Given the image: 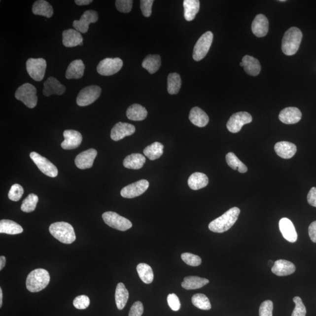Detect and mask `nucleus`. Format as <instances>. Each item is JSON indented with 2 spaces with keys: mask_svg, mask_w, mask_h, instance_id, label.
Returning <instances> with one entry per match:
<instances>
[{
  "mask_svg": "<svg viewBox=\"0 0 316 316\" xmlns=\"http://www.w3.org/2000/svg\"><path fill=\"white\" fill-rule=\"evenodd\" d=\"M240 213V210L238 208H233L228 210L221 216L215 219L209 224V230L217 233L226 232L235 224Z\"/></svg>",
  "mask_w": 316,
  "mask_h": 316,
  "instance_id": "nucleus-1",
  "label": "nucleus"
},
{
  "mask_svg": "<svg viewBox=\"0 0 316 316\" xmlns=\"http://www.w3.org/2000/svg\"><path fill=\"white\" fill-rule=\"evenodd\" d=\"M303 37L302 31L298 28L291 27L284 34L281 42V50L284 54L292 56L296 54Z\"/></svg>",
  "mask_w": 316,
  "mask_h": 316,
  "instance_id": "nucleus-2",
  "label": "nucleus"
},
{
  "mask_svg": "<svg viewBox=\"0 0 316 316\" xmlns=\"http://www.w3.org/2000/svg\"><path fill=\"white\" fill-rule=\"evenodd\" d=\"M50 281L49 272L44 269H36L28 275L26 286L31 292L35 293L44 289Z\"/></svg>",
  "mask_w": 316,
  "mask_h": 316,
  "instance_id": "nucleus-3",
  "label": "nucleus"
},
{
  "mask_svg": "<svg viewBox=\"0 0 316 316\" xmlns=\"http://www.w3.org/2000/svg\"><path fill=\"white\" fill-rule=\"evenodd\" d=\"M49 230L51 235L62 243L70 244L76 240L73 227L66 222L53 223L50 226Z\"/></svg>",
  "mask_w": 316,
  "mask_h": 316,
  "instance_id": "nucleus-4",
  "label": "nucleus"
},
{
  "mask_svg": "<svg viewBox=\"0 0 316 316\" xmlns=\"http://www.w3.org/2000/svg\"><path fill=\"white\" fill-rule=\"evenodd\" d=\"M36 92L35 87L33 84L25 83L18 87L15 92V97L28 108H33L35 107L37 105Z\"/></svg>",
  "mask_w": 316,
  "mask_h": 316,
  "instance_id": "nucleus-5",
  "label": "nucleus"
},
{
  "mask_svg": "<svg viewBox=\"0 0 316 316\" xmlns=\"http://www.w3.org/2000/svg\"><path fill=\"white\" fill-rule=\"evenodd\" d=\"M213 40V34L208 31L200 37L194 47L193 58L196 61L202 60L209 51Z\"/></svg>",
  "mask_w": 316,
  "mask_h": 316,
  "instance_id": "nucleus-6",
  "label": "nucleus"
},
{
  "mask_svg": "<svg viewBox=\"0 0 316 316\" xmlns=\"http://www.w3.org/2000/svg\"><path fill=\"white\" fill-rule=\"evenodd\" d=\"M103 220L108 226L121 231L130 229L133 226L131 222L127 218L113 211H107L102 215Z\"/></svg>",
  "mask_w": 316,
  "mask_h": 316,
  "instance_id": "nucleus-7",
  "label": "nucleus"
},
{
  "mask_svg": "<svg viewBox=\"0 0 316 316\" xmlns=\"http://www.w3.org/2000/svg\"><path fill=\"white\" fill-rule=\"evenodd\" d=\"M102 93L100 87L92 85L86 87L81 90L78 95L76 99L77 105L80 107L92 105L99 98Z\"/></svg>",
  "mask_w": 316,
  "mask_h": 316,
  "instance_id": "nucleus-8",
  "label": "nucleus"
},
{
  "mask_svg": "<svg viewBox=\"0 0 316 316\" xmlns=\"http://www.w3.org/2000/svg\"><path fill=\"white\" fill-rule=\"evenodd\" d=\"M27 70L34 80L40 81L45 76L46 61L43 58H30L26 63Z\"/></svg>",
  "mask_w": 316,
  "mask_h": 316,
  "instance_id": "nucleus-9",
  "label": "nucleus"
},
{
  "mask_svg": "<svg viewBox=\"0 0 316 316\" xmlns=\"http://www.w3.org/2000/svg\"><path fill=\"white\" fill-rule=\"evenodd\" d=\"M123 66V62L120 58H105L100 62L97 70L102 76H111L118 73Z\"/></svg>",
  "mask_w": 316,
  "mask_h": 316,
  "instance_id": "nucleus-10",
  "label": "nucleus"
},
{
  "mask_svg": "<svg viewBox=\"0 0 316 316\" xmlns=\"http://www.w3.org/2000/svg\"><path fill=\"white\" fill-rule=\"evenodd\" d=\"M252 117L248 112H237L231 115L227 123V128L230 132L237 133L240 132L244 125L251 123Z\"/></svg>",
  "mask_w": 316,
  "mask_h": 316,
  "instance_id": "nucleus-11",
  "label": "nucleus"
},
{
  "mask_svg": "<svg viewBox=\"0 0 316 316\" xmlns=\"http://www.w3.org/2000/svg\"><path fill=\"white\" fill-rule=\"evenodd\" d=\"M30 158L39 170L44 174L46 176L55 177L58 176V170L57 168L50 162L48 159L43 157L42 155L35 152H31Z\"/></svg>",
  "mask_w": 316,
  "mask_h": 316,
  "instance_id": "nucleus-12",
  "label": "nucleus"
},
{
  "mask_svg": "<svg viewBox=\"0 0 316 316\" xmlns=\"http://www.w3.org/2000/svg\"><path fill=\"white\" fill-rule=\"evenodd\" d=\"M149 183L148 180H140L135 183L124 187L121 191V195L124 198L133 199L140 196L148 189Z\"/></svg>",
  "mask_w": 316,
  "mask_h": 316,
  "instance_id": "nucleus-13",
  "label": "nucleus"
},
{
  "mask_svg": "<svg viewBox=\"0 0 316 316\" xmlns=\"http://www.w3.org/2000/svg\"><path fill=\"white\" fill-rule=\"evenodd\" d=\"M98 12L93 10H87L84 12L79 20H74L73 26L78 32L86 33L89 30V25L98 21Z\"/></svg>",
  "mask_w": 316,
  "mask_h": 316,
  "instance_id": "nucleus-14",
  "label": "nucleus"
},
{
  "mask_svg": "<svg viewBox=\"0 0 316 316\" xmlns=\"http://www.w3.org/2000/svg\"><path fill=\"white\" fill-rule=\"evenodd\" d=\"M136 132V127L133 124L119 122L112 128L111 139L118 141L125 137L132 136Z\"/></svg>",
  "mask_w": 316,
  "mask_h": 316,
  "instance_id": "nucleus-15",
  "label": "nucleus"
},
{
  "mask_svg": "<svg viewBox=\"0 0 316 316\" xmlns=\"http://www.w3.org/2000/svg\"><path fill=\"white\" fill-rule=\"evenodd\" d=\"M65 140L61 143L62 148L66 150L74 149L79 147L82 142L83 137L79 131L68 130L64 131Z\"/></svg>",
  "mask_w": 316,
  "mask_h": 316,
  "instance_id": "nucleus-16",
  "label": "nucleus"
},
{
  "mask_svg": "<svg viewBox=\"0 0 316 316\" xmlns=\"http://www.w3.org/2000/svg\"><path fill=\"white\" fill-rule=\"evenodd\" d=\"M98 152L95 149H89L80 153L75 159V164L80 170H86L93 167Z\"/></svg>",
  "mask_w": 316,
  "mask_h": 316,
  "instance_id": "nucleus-17",
  "label": "nucleus"
},
{
  "mask_svg": "<svg viewBox=\"0 0 316 316\" xmlns=\"http://www.w3.org/2000/svg\"><path fill=\"white\" fill-rule=\"evenodd\" d=\"M43 86V94L46 97L52 95L61 96L64 95L66 91V87L54 77H49L45 81Z\"/></svg>",
  "mask_w": 316,
  "mask_h": 316,
  "instance_id": "nucleus-18",
  "label": "nucleus"
},
{
  "mask_svg": "<svg viewBox=\"0 0 316 316\" xmlns=\"http://www.w3.org/2000/svg\"><path fill=\"white\" fill-rule=\"evenodd\" d=\"M302 112L296 107H290L284 108L280 112L279 119L285 124H295L301 120Z\"/></svg>",
  "mask_w": 316,
  "mask_h": 316,
  "instance_id": "nucleus-19",
  "label": "nucleus"
},
{
  "mask_svg": "<svg viewBox=\"0 0 316 316\" xmlns=\"http://www.w3.org/2000/svg\"><path fill=\"white\" fill-rule=\"evenodd\" d=\"M251 29L256 36L261 37L267 35L269 30L268 18L263 14L256 15L252 22Z\"/></svg>",
  "mask_w": 316,
  "mask_h": 316,
  "instance_id": "nucleus-20",
  "label": "nucleus"
},
{
  "mask_svg": "<svg viewBox=\"0 0 316 316\" xmlns=\"http://www.w3.org/2000/svg\"><path fill=\"white\" fill-rule=\"evenodd\" d=\"M280 228L284 239L290 243H295L298 239V234L292 222L287 218H281L280 221Z\"/></svg>",
  "mask_w": 316,
  "mask_h": 316,
  "instance_id": "nucleus-21",
  "label": "nucleus"
},
{
  "mask_svg": "<svg viewBox=\"0 0 316 316\" xmlns=\"http://www.w3.org/2000/svg\"><path fill=\"white\" fill-rule=\"evenodd\" d=\"M62 37H63V40H62L63 44L68 48L83 45V36L80 33L78 32L76 30H65L62 33Z\"/></svg>",
  "mask_w": 316,
  "mask_h": 316,
  "instance_id": "nucleus-22",
  "label": "nucleus"
},
{
  "mask_svg": "<svg viewBox=\"0 0 316 316\" xmlns=\"http://www.w3.org/2000/svg\"><path fill=\"white\" fill-rule=\"evenodd\" d=\"M295 271V266L292 262L283 259L275 262L272 268V272L279 277L287 276L293 274Z\"/></svg>",
  "mask_w": 316,
  "mask_h": 316,
  "instance_id": "nucleus-23",
  "label": "nucleus"
},
{
  "mask_svg": "<svg viewBox=\"0 0 316 316\" xmlns=\"http://www.w3.org/2000/svg\"><path fill=\"white\" fill-rule=\"evenodd\" d=\"M275 151L277 154L283 159H290L295 155L297 148L294 143L281 141L277 142L275 145Z\"/></svg>",
  "mask_w": 316,
  "mask_h": 316,
  "instance_id": "nucleus-24",
  "label": "nucleus"
},
{
  "mask_svg": "<svg viewBox=\"0 0 316 316\" xmlns=\"http://www.w3.org/2000/svg\"><path fill=\"white\" fill-rule=\"evenodd\" d=\"M85 70V65L80 59L71 62L66 72V77L68 79H79L82 77Z\"/></svg>",
  "mask_w": 316,
  "mask_h": 316,
  "instance_id": "nucleus-25",
  "label": "nucleus"
},
{
  "mask_svg": "<svg viewBox=\"0 0 316 316\" xmlns=\"http://www.w3.org/2000/svg\"><path fill=\"white\" fill-rule=\"evenodd\" d=\"M189 120L193 124L199 127H204L209 123V117L202 109L195 107L191 109Z\"/></svg>",
  "mask_w": 316,
  "mask_h": 316,
  "instance_id": "nucleus-26",
  "label": "nucleus"
},
{
  "mask_svg": "<svg viewBox=\"0 0 316 316\" xmlns=\"http://www.w3.org/2000/svg\"><path fill=\"white\" fill-rule=\"evenodd\" d=\"M242 61L244 70L247 74L256 76L260 73L261 66L257 59L251 56L246 55Z\"/></svg>",
  "mask_w": 316,
  "mask_h": 316,
  "instance_id": "nucleus-27",
  "label": "nucleus"
},
{
  "mask_svg": "<svg viewBox=\"0 0 316 316\" xmlns=\"http://www.w3.org/2000/svg\"><path fill=\"white\" fill-rule=\"evenodd\" d=\"M209 178L207 175L201 172H196L190 175L188 179V185L190 189L198 190L208 186Z\"/></svg>",
  "mask_w": 316,
  "mask_h": 316,
  "instance_id": "nucleus-28",
  "label": "nucleus"
},
{
  "mask_svg": "<svg viewBox=\"0 0 316 316\" xmlns=\"http://www.w3.org/2000/svg\"><path fill=\"white\" fill-rule=\"evenodd\" d=\"M33 12L34 14L49 18H51L54 14V9L48 1L38 0L33 4Z\"/></svg>",
  "mask_w": 316,
  "mask_h": 316,
  "instance_id": "nucleus-29",
  "label": "nucleus"
},
{
  "mask_svg": "<svg viewBox=\"0 0 316 316\" xmlns=\"http://www.w3.org/2000/svg\"><path fill=\"white\" fill-rule=\"evenodd\" d=\"M126 114L127 118L130 120L142 121L146 118L148 112L141 105L134 104L128 108Z\"/></svg>",
  "mask_w": 316,
  "mask_h": 316,
  "instance_id": "nucleus-30",
  "label": "nucleus"
},
{
  "mask_svg": "<svg viewBox=\"0 0 316 316\" xmlns=\"http://www.w3.org/2000/svg\"><path fill=\"white\" fill-rule=\"evenodd\" d=\"M145 156L140 154H133L127 156L123 161L125 168L131 170H140L145 164Z\"/></svg>",
  "mask_w": 316,
  "mask_h": 316,
  "instance_id": "nucleus-31",
  "label": "nucleus"
},
{
  "mask_svg": "<svg viewBox=\"0 0 316 316\" xmlns=\"http://www.w3.org/2000/svg\"><path fill=\"white\" fill-rule=\"evenodd\" d=\"M184 16L187 21L194 20L200 9L199 0H184L183 1Z\"/></svg>",
  "mask_w": 316,
  "mask_h": 316,
  "instance_id": "nucleus-32",
  "label": "nucleus"
},
{
  "mask_svg": "<svg viewBox=\"0 0 316 316\" xmlns=\"http://www.w3.org/2000/svg\"><path fill=\"white\" fill-rule=\"evenodd\" d=\"M209 283V281L205 278L198 277H187L184 278L181 286L186 290H193L201 288Z\"/></svg>",
  "mask_w": 316,
  "mask_h": 316,
  "instance_id": "nucleus-33",
  "label": "nucleus"
},
{
  "mask_svg": "<svg viewBox=\"0 0 316 316\" xmlns=\"http://www.w3.org/2000/svg\"><path fill=\"white\" fill-rule=\"evenodd\" d=\"M129 298V292L123 283H119L115 290V299L118 310H123Z\"/></svg>",
  "mask_w": 316,
  "mask_h": 316,
  "instance_id": "nucleus-34",
  "label": "nucleus"
},
{
  "mask_svg": "<svg viewBox=\"0 0 316 316\" xmlns=\"http://www.w3.org/2000/svg\"><path fill=\"white\" fill-rule=\"evenodd\" d=\"M23 232V228L20 224L9 220L0 221V233L15 235Z\"/></svg>",
  "mask_w": 316,
  "mask_h": 316,
  "instance_id": "nucleus-35",
  "label": "nucleus"
},
{
  "mask_svg": "<svg viewBox=\"0 0 316 316\" xmlns=\"http://www.w3.org/2000/svg\"><path fill=\"white\" fill-rule=\"evenodd\" d=\"M161 65V58L159 55H149L142 62V67L149 73L154 74L159 70Z\"/></svg>",
  "mask_w": 316,
  "mask_h": 316,
  "instance_id": "nucleus-36",
  "label": "nucleus"
},
{
  "mask_svg": "<svg viewBox=\"0 0 316 316\" xmlns=\"http://www.w3.org/2000/svg\"><path fill=\"white\" fill-rule=\"evenodd\" d=\"M164 145L161 143L155 142L146 147L143 150V154L150 160L154 161L161 157L164 153Z\"/></svg>",
  "mask_w": 316,
  "mask_h": 316,
  "instance_id": "nucleus-37",
  "label": "nucleus"
},
{
  "mask_svg": "<svg viewBox=\"0 0 316 316\" xmlns=\"http://www.w3.org/2000/svg\"><path fill=\"white\" fill-rule=\"evenodd\" d=\"M137 270L140 279L143 283L149 284L154 280V272L149 265L144 263H140L137 265Z\"/></svg>",
  "mask_w": 316,
  "mask_h": 316,
  "instance_id": "nucleus-38",
  "label": "nucleus"
},
{
  "mask_svg": "<svg viewBox=\"0 0 316 316\" xmlns=\"http://www.w3.org/2000/svg\"><path fill=\"white\" fill-rule=\"evenodd\" d=\"M181 86L180 76L177 73H170L168 77V92L170 95H176Z\"/></svg>",
  "mask_w": 316,
  "mask_h": 316,
  "instance_id": "nucleus-39",
  "label": "nucleus"
},
{
  "mask_svg": "<svg viewBox=\"0 0 316 316\" xmlns=\"http://www.w3.org/2000/svg\"><path fill=\"white\" fill-rule=\"evenodd\" d=\"M226 159L228 165L233 170L239 171L242 174L246 173L248 171L246 165H244L234 153H228Z\"/></svg>",
  "mask_w": 316,
  "mask_h": 316,
  "instance_id": "nucleus-40",
  "label": "nucleus"
},
{
  "mask_svg": "<svg viewBox=\"0 0 316 316\" xmlns=\"http://www.w3.org/2000/svg\"><path fill=\"white\" fill-rule=\"evenodd\" d=\"M192 302L195 307L204 311H209L211 308V303L209 298L203 294L198 293L193 295Z\"/></svg>",
  "mask_w": 316,
  "mask_h": 316,
  "instance_id": "nucleus-41",
  "label": "nucleus"
},
{
  "mask_svg": "<svg viewBox=\"0 0 316 316\" xmlns=\"http://www.w3.org/2000/svg\"><path fill=\"white\" fill-rule=\"evenodd\" d=\"M38 197L35 194L31 193L27 196L26 199L23 200L22 203L21 209L25 212H31L35 211L36 205L38 202Z\"/></svg>",
  "mask_w": 316,
  "mask_h": 316,
  "instance_id": "nucleus-42",
  "label": "nucleus"
},
{
  "mask_svg": "<svg viewBox=\"0 0 316 316\" xmlns=\"http://www.w3.org/2000/svg\"><path fill=\"white\" fill-rule=\"evenodd\" d=\"M182 260L186 264L192 267H198L202 264V259L200 256L193 254V253L186 252L181 255Z\"/></svg>",
  "mask_w": 316,
  "mask_h": 316,
  "instance_id": "nucleus-43",
  "label": "nucleus"
},
{
  "mask_svg": "<svg viewBox=\"0 0 316 316\" xmlns=\"http://www.w3.org/2000/svg\"><path fill=\"white\" fill-rule=\"evenodd\" d=\"M24 189L20 184H14L11 187L8 193V198L14 202L20 200L24 194Z\"/></svg>",
  "mask_w": 316,
  "mask_h": 316,
  "instance_id": "nucleus-44",
  "label": "nucleus"
},
{
  "mask_svg": "<svg viewBox=\"0 0 316 316\" xmlns=\"http://www.w3.org/2000/svg\"><path fill=\"white\" fill-rule=\"evenodd\" d=\"M295 303V308L293 310L292 316H306V309L300 297L296 296L293 298Z\"/></svg>",
  "mask_w": 316,
  "mask_h": 316,
  "instance_id": "nucleus-45",
  "label": "nucleus"
},
{
  "mask_svg": "<svg viewBox=\"0 0 316 316\" xmlns=\"http://www.w3.org/2000/svg\"><path fill=\"white\" fill-rule=\"evenodd\" d=\"M133 4L132 0H117L115 1V5L118 11L123 13L130 12L132 9Z\"/></svg>",
  "mask_w": 316,
  "mask_h": 316,
  "instance_id": "nucleus-46",
  "label": "nucleus"
},
{
  "mask_svg": "<svg viewBox=\"0 0 316 316\" xmlns=\"http://www.w3.org/2000/svg\"><path fill=\"white\" fill-rule=\"evenodd\" d=\"M90 299L86 295H80L76 297L73 300V306L77 309L83 310L89 307Z\"/></svg>",
  "mask_w": 316,
  "mask_h": 316,
  "instance_id": "nucleus-47",
  "label": "nucleus"
},
{
  "mask_svg": "<svg viewBox=\"0 0 316 316\" xmlns=\"http://www.w3.org/2000/svg\"><path fill=\"white\" fill-rule=\"evenodd\" d=\"M274 305L271 300H266L259 307V316H272Z\"/></svg>",
  "mask_w": 316,
  "mask_h": 316,
  "instance_id": "nucleus-48",
  "label": "nucleus"
},
{
  "mask_svg": "<svg viewBox=\"0 0 316 316\" xmlns=\"http://www.w3.org/2000/svg\"><path fill=\"white\" fill-rule=\"evenodd\" d=\"M154 0H141L140 1V7L143 16L149 17L152 14V5Z\"/></svg>",
  "mask_w": 316,
  "mask_h": 316,
  "instance_id": "nucleus-49",
  "label": "nucleus"
},
{
  "mask_svg": "<svg viewBox=\"0 0 316 316\" xmlns=\"http://www.w3.org/2000/svg\"><path fill=\"white\" fill-rule=\"evenodd\" d=\"M169 306L174 311H178L180 308L181 304L179 298L174 293L170 294L167 298Z\"/></svg>",
  "mask_w": 316,
  "mask_h": 316,
  "instance_id": "nucleus-50",
  "label": "nucleus"
},
{
  "mask_svg": "<svg viewBox=\"0 0 316 316\" xmlns=\"http://www.w3.org/2000/svg\"><path fill=\"white\" fill-rule=\"evenodd\" d=\"M143 313L142 303L140 301L134 303L130 309L128 316H141Z\"/></svg>",
  "mask_w": 316,
  "mask_h": 316,
  "instance_id": "nucleus-51",
  "label": "nucleus"
},
{
  "mask_svg": "<svg viewBox=\"0 0 316 316\" xmlns=\"http://www.w3.org/2000/svg\"><path fill=\"white\" fill-rule=\"evenodd\" d=\"M308 202L309 205L316 208V187H312L310 190L308 195Z\"/></svg>",
  "mask_w": 316,
  "mask_h": 316,
  "instance_id": "nucleus-52",
  "label": "nucleus"
},
{
  "mask_svg": "<svg viewBox=\"0 0 316 316\" xmlns=\"http://www.w3.org/2000/svg\"><path fill=\"white\" fill-rule=\"evenodd\" d=\"M309 234L313 242L316 243V221L313 222L309 227Z\"/></svg>",
  "mask_w": 316,
  "mask_h": 316,
  "instance_id": "nucleus-53",
  "label": "nucleus"
},
{
  "mask_svg": "<svg viewBox=\"0 0 316 316\" xmlns=\"http://www.w3.org/2000/svg\"><path fill=\"white\" fill-rule=\"evenodd\" d=\"M92 2V0H76L75 1L78 5H86L91 4Z\"/></svg>",
  "mask_w": 316,
  "mask_h": 316,
  "instance_id": "nucleus-54",
  "label": "nucleus"
},
{
  "mask_svg": "<svg viewBox=\"0 0 316 316\" xmlns=\"http://www.w3.org/2000/svg\"><path fill=\"white\" fill-rule=\"evenodd\" d=\"M6 264V258L4 256H0V270L4 268Z\"/></svg>",
  "mask_w": 316,
  "mask_h": 316,
  "instance_id": "nucleus-55",
  "label": "nucleus"
},
{
  "mask_svg": "<svg viewBox=\"0 0 316 316\" xmlns=\"http://www.w3.org/2000/svg\"><path fill=\"white\" fill-rule=\"evenodd\" d=\"M2 290L0 288V308L2 307Z\"/></svg>",
  "mask_w": 316,
  "mask_h": 316,
  "instance_id": "nucleus-56",
  "label": "nucleus"
},
{
  "mask_svg": "<svg viewBox=\"0 0 316 316\" xmlns=\"http://www.w3.org/2000/svg\"><path fill=\"white\" fill-rule=\"evenodd\" d=\"M240 66H241V67H244V64H243V62H241Z\"/></svg>",
  "mask_w": 316,
  "mask_h": 316,
  "instance_id": "nucleus-57",
  "label": "nucleus"
},
{
  "mask_svg": "<svg viewBox=\"0 0 316 316\" xmlns=\"http://www.w3.org/2000/svg\"><path fill=\"white\" fill-rule=\"evenodd\" d=\"M280 2H285L286 0H280Z\"/></svg>",
  "mask_w": 316,
  "mask_h": 316,
  "instance_id": "nucleus-58",
  "label": "nucleus"
}]
</instances>
